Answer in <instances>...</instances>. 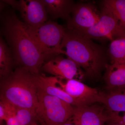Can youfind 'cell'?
I'll use <instances>...</instances> for the list:
<instances>
[{
    "label": "cell",
    "instance_id": "cell-20",
    "mask_svg": "<svg viewBox=\"0 0 125 125\" xmlns=\"http://www.w3.org/2000/svg\"><path fill=\"white\" fill-rule=\"evenodd\" d=\"M4 103L5 104L7 109L6 117L4 120L6 122V125H20L16 116L13 106L6 103Z\"/></svg>",
    "mask_w": 125,
    "mask_h": 125
},
{
    "label": "cell",
    "instance_id": "cell-14",
    "mask_svg": "<svg viewBox=\"0 0 125 125\" xmlns=\"http://www.w3.org/2000/svg\"><path fill=\"white\" fill-rule=\"evenodd\" d=\"M105 69L104 78L109 91L125 88V63L112 62Z\"/></svg>",
    "mask_w": 125,
    "mask_h": 125
},
{
    "label": "cell",
    "instance_id": "cell-27",
    "mask_svg": "<svg viewBox=\"0 0 125 125\" xmlns=\"http://www.w3.org/2000/svg\"><path fill=\"white\" fill-rule=\"evenodd\" d=\"M4 121L0 120V125H2Z\"/></svg>",
    "mask_w": 125,
    "mask_h": 125
},
{
    "label": "cell",
    "instance_id": "cell-10",
    "mask_svg": "<svg viewBox=\"0 0 125 125\" xmlns=\"http://www.w3.org/2000/svg\"><path fill=\"white\" fill-rule=\"evenodd\" d=\"M57 83L66 93L80 102L83 106L97 102L100 92L96 89L87 86L80 80L72 79L64 83L58 78Z\"/></svg>",
    "mask_w": 125,
    "mask_h": 125
},
{
    "label": "cell",
    "instance_id": "cell-9",
    "mask_svg": "<svg viewBox=\"0 0 125 125\" xmlns=\"http://www.w3.org/2000/svg\"><path fill=\"white\" fill-rule=\"evenodd\" d=\"M15 8L19 10L23 22L27 25L35 27L47 21L43 0H20Z\"/></svg>",
    "mask_w": 125,
    "mask_h": 125
},
{
    "label": "cell",
    "instance_id": "cell-22",
    "mask_svg": "<svg viewBox=\"0 0 125 125\" xmlns=\"http://www.w3.org/2000/svg\"><path fill=\"white\" fill-rule=\"evenodd\" d=\"M7 109L5 104L0 100V120L4 121L6 116Z\"/></svg>",
    "mask_w": 125,
    "mask_h": 125
},
{
    "label": "cell",
    "instance_id": "cell-13",
    "mask_svg": "<svg viewBox=\"0 0 125 125\" xmlns=\"http://www.w3.org/2000/svg\"><path fill=\"white\" fill-rule=\"evenodd\" d=\"M97 102L104 105L109 113L125 112V88L100 93Z\"/></svg>",
    "mask_w": 125,
    "mask_h": 125
},
{
    "label": "cell",
    "instance_id": "cell-18",
    "mask_svg": "<svg viewBox=\"0 0 125 125\" xmlns=\"http://www.w3.org/2000/svg\"><path fill=\"white\" fill-rule=\"evenodd\" d=\"M103 8L112 14L125 29V0H106Z\"/></svg>",
    "mask_w": 125,
    "mask_h": 125
},
{
    "label": "cell",
    "instance_id": "cell-24",
    "mask_svg": "<svg viewBox=\"0 0 125 125\" xmlns=\"http://www.w3.org/2000/svg\"><path fill=\"white\" fill-rule=\"evenodd\" d=\"M111 123H109L108 125H123L122 124H120L116 122H113L111 121Z\"/></svg>",
    "mask_w": 125,
    "mask_h": 125
},
{
    "label": "cell",
    "instance_id": "cell-6",
    "mask_svg": "<svg viewBox=\"0 0 125 125\" xmlns=\"http://www.w3.org/2000/svg\"><path fill=\"white\" fill-rule=\"evenodd\" d=\"M76 32L92 39H107L111 42L117 38H125V28L112 14L104 8L96 24L86 30Z\"/></svg>",
    "mask_w": 125,
    "mask_h": 125
},
{
    "label": "cell",
    "instance_id": "cell-19",
    "mask_svg": "<svg viewBox=\"0 0 125 125\" xmlns=\"http://www.w3.org/2000/svg\"><path fill=\"white\" fill-rule=\"evenodd\" d=\"M13 107L20 125H30L34 121V119L36 118L35 112L28 108L14 106Z\"/></svg>",
    "mask_w": 125,
    "mask_h": 125
},
{
    "label": "cell",
    "instance_id": "cell-15",
    "mask_svg": "<svg viewBox=\"0 0 125 125\" xmlns=\"http://www.w3.org/2000/svg\"><path fill=\"white\" fill-rule=\"evenodd\" d=\"M48 15L52 19H61L67 20L70 19L73 1L71 0H43Z\"/></svg>",
    "mask_w": 125,
    "mask_h": 125
},
{
    "label": "cell",
    "instance_id": "cell-2",
    "mask_svg": "<svg viewBox=\"0 0 125 125\" xmlns=\"http://www.w3.org/2000/svg\"><path fill=\"white\" fill-rule=\"evenodd\" d=\"M4 32L14 60L32 73H39L46 60L27 32L24 23L14 12L5 18Z\"/></svg>",
    "mask_w": 125,
    "mask_h": 125
},
{
    "label": "cell",
    "instance_id": "cell-5",
    "mask_svg": "<svg viewBox=\"0 0 125 125\" xmlns=\"http://www.w3.org/2000/svg\"><path fill=\"white\" fill-rule=\"evenodd\" d=\"M37 91L36 117L43 125H61L72 119L73 106L57 97Z\"/></svg>",
    "mask_w": 125,
    "mask_h": 125
},
{
    "label": "cell",
    "instance_id": "cell-25",
    "mask_svg": "<svg viewBox=\"0 0 125 125\" xmlns=\"http://www.w3.org/2000/svg\"><path fill=\"white\" fill-rule=\"evenodd\" d=\"M4 1H0V11L1 10H2V8L4 7V3H3Z\"/></svg>",
    "mask_w": 125,
    "mask_h": 125
},
{
    "label": "cell",
    "instance_id": "cell-21",
    "mask_svg": "<svg viewBox=\"0 0 125 125\" xmlns=\"http://www.w3.org/2000/svg\"><path fill=\"white\" fill-rule=\"evenodd\" d=\"M123 113V115L117 113H109L108 115V121L125 125V112Z\"/></svg>",
    "mask_w": 125,
    "mask_h": 125
},
{
    "label": "cell",
    "instance_id": "cell-4",
    "mask_svg": "<svg viewBox=\"0 0 125 125\" xmlns=\"http://www.w3.org/2000/svg\"><path fill=\"white\" fill-rule=\"evenodd\" d=\"M24 24L27 32L45 60L62 54L61 46L65 29L62 26L52 21H47L35 27Z\"/></svg>",
    "mask_w": 125,
    "mask_h": 125
},
{
    "label": "cell",
    "instance_id": "cell-3",
    "mask_svg": "<svg viewBox=\"0 0 125 125\" xmlns=\"http://www.w3.org/2000/svg\"><path fill=\"white\" fill-rule=\"evenodd\" d=\"M34 74L20 67L0 81V100L15 107L35 112L38 99Z\"/></svg>",
    "mask_w": 125,
    "mask_h": 125
},
{
    "label": "cell",
    "instance_id": "cell-16",
    "mask_svg": "<svg viewBox=\"0 0 125 125\" xmlns=\"http://www.w3.org/2000/svg\"><path fill=\"white\" fill-rule=\"evenodd\" d=\"M14 61L11 50L0 37V81L7 78L13 72Z\"/></svg>",
    "mask_w": 125,
    "mask_h": 125
},
{
    "label": "cell",
    "instance_id": "cell-23",
    "mask_svg": "<svg viewBox=\"0 0 125 125\" xmlns=\"http://www.w3.org/2000/svg\"><path fill=\"white\" fill-rule=\"evenodd\" d=\"M75 125L74 124L73 122H71L70 121V120L67 122H65V123H63L62 125Z\"/></svg>",
    "mask_w": 125,
    "mask_h": 125
},
{
    "label": "cell",
    "instance_id": "cell-11",
    "mask_svg": "<svg viewBox=\"0 0 125 125\" xmlns=\"http://www.w3.org/2000/svg\"><path fill=\"white\" fill-rule=\"evenodd\" d=\"M58 78L47 76L39 73L34 74V81L37 91L57 97L73 107L83 106L78 100L70 96L57 84Z\"/></svg>",
    "mask_w": 125,
    "mask_h": 125
},
{
    "label": "cell",
    "instance_id": "cell-26",
    "mask_svg": "<svg viewBox=\"0 0 125 125\" xmlns=\"http://www.w3.org/2000/svg\"><path fill=\"white\" fill-rule=\"evenodd\" d=\"M38 125L37 124V123H36V122H35V121L33 122L32 123H31V125Z\"/></svg>",
    "mask_w": 125,
    "mask_h": 125
},
{
    "label": "cell",
    "instance_id": "cell-17",
    "mask_svg": "<svg viewBox=\"0 0 125 125\" xmlns=\"http://www.w3.org/2000/svg\"><path fill=\"white\" fill-rule=\"evenodd\" d=\"M108 55L112 62L125 63V38H117L111 41Z\"/></svg>",
    "mask_w": 125,
    "mask_h": 125
},
{
    "label": "cell",
    "instance_id": "cell-7",
    "mask_svg": "<svg viewBox=\"0 0 125 125\" xmlns=\"http://www.w3.org/2000/svg\"><path fill=\"white\" fill-rule=\"evenodd\" d=\"M71 15L67 21V29L78 32L94 26L98 22L101 16L96 7L89 3L75 4Z\"/></svg>",
    "mask_w": 125,
    "mask_h": 125
},
{
    "label": "cell",
    "instance_id": "cell-1",
    "mask_svg": "<svg viewBox=\"0 0 125 125\" xmlns=\"http://www.w3.org/2000/svg\"><path fill=\"white\" fill-rule=\"evenodd\" d=\"M61 49L62 54L83 69L90 78H98L107 64V54L103 47L72 30L65 29Z\"/></svg>",
    "mask_w": 125,
    "mask_h": 125
},
{
    "label": "cell",
    "instance_id": "cell-8",
    "mask_svg": "<svg viewBox=\"0 0 125 125\" xmlns=\"http://www.w3.org/2000/svg\"><path fill=\"white\" fill-rule=\"evenodd\" d=\"M42 69L45 72L60 79L66 80L72 79L80 80L84 75L80 67L75 62L60 55L48 61L43 65Z\"/></svg>",
    "mask_w": 125,
    "mask_h": 125
},
{
    "label": "cell",
    "instance_id": "cell-12",
    "mask_svg": "<svg viewBox=\"0 0 125 125\" xmlns=\"http://www.w3.org/2000/svg\"><path fill=\"white\" fill-rule=\"evenodd\" d=\"M72 119L75 125H104L108 121L103 109L90 105L74 107Z\"/></svg>",
    "mask_w": 125,
    "mask_h": 125
}]
</instances>
